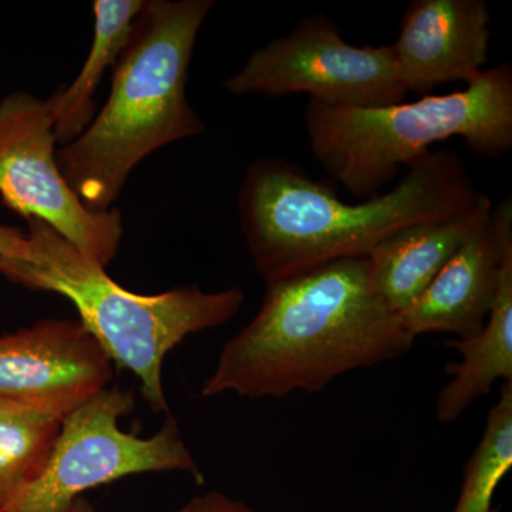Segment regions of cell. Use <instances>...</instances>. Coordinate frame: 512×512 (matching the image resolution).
I'll use <instances>...</instances> for the list:
<instances>
[{"instance_id": "obj_1", "label": "cell", "mask_w": 512, "mask_h": 512, "mask_svg": "<svg viewBox=\"0 0 512 512\" xmlns=\"http://www.w3.org/2000/svg\"><path fill=\"white\" fill-rule=\"evenodd\" d=\"M414 336L372 284L369 262L339 259L266 285L254 319L225 343L201 396L281 399L406 355Z\"/></svg>"}, {"instance_id": "obj_2", "label": "cell", "mask_w": 512, "mask_h": 512, "mask_svg": "<svg viewBox=\"0 0 512 512\" xmlns=\"http://www.w3.org/2000/svg\"><path fill=\"white\" fill-rule=\"evenodd\" d=\"M478 192L463 158L430 150L392 190L356 204L298 165L266 157L249 165L239 188L242 232L266 285L339 259L363 258L409 225L448 217Z\"/></svg>"}, {"instance_id": "obj_3", "label": "cell", "mask_w": 512, "mask_h": 512, "mask_svg": "<svg viewBox=\"0 0 512 512\" xmlns=\"http://www.w3.org/2000/svg\"><path fill=\"white\" fill-rule=\"evenodd\" d=\"M214 6V0L144 2L111 73L106 106L56 154L64 180L89 210H111L144 158L204 131L187 83L198 33Z\"/></svg>"}, {"instance_id": "obj_4", "label": "cell", "mask_w": 512, "mask_h": 512, "mask_svg": "<svg viewBox=\"0 0 512 512\" xmlns=\"http://www.w3.org/2000/svg\"><path fill=\"white\" fill-rule=\"evenodd\" d=\"M28 221L23 258L0 256V275L30 289L69 299L79 322L111 362L133 373L154 413L170 414L163 383L165 357L194 333L224 325L245 302L238 286L218 292L177 288L140 295L117 284L45 222Z\"/></svg>"}, {"instance_id": "obj_5", "label": "cell", "mask_w": 512, "mask_h": 512, "mask_svg": "<svg viewBox=\"0 0 512 512\" xmlns=\"http://www.w3.org/2000/svg\"><path fill=\"white\" fill-rule=\"evenodd\" d=\"M305 127L313 156L359 201L393 183L434 144L463 138L477 156L512 148V66L484 70L463 90L386 107L330 106L309 100Z\"/></svg>"}, {"instance_id": "obj_6", "label": "cell", "mask_w": 512, "mask_h": 512, "mask_svg": "<svg viewBox=\"0 0 512 512\" xmlns=\"http://www.w3.org/2000/svg\"><path fill=\"white\" fill-rule=\"evenodd\" d=\"M136 409L133 390L107 387L67 414L45 470L3 512H69L86 491L146 473L204 474L170 414L151 437L121 430Z\"/></svg>"}, {"instance_id": "obj_7", "label": "cell", "mask_w": 512, "mask_h": 512, "mask_svg": "<svg viewBox=\"0 0 512 512\" xmlns=\"http://www.w3.org/2000/svg\"><path fill=\"white\" fill-rule=\"evenodd\" d=\"M232 94L305 93L330 106H393L406 101L392 45L353 46L326 15L302 19L284 37L255 50L225 82Z\"/></svg>"}, {"instance_id": "obj_8", "label": "cell", "mask_w": 512, "mask_h": 512, "mask_svg": "<svg viewBox=\"0 0 512 512\" xmlns=\"http://www.w3.org/2000/svg\"><path fill=\"white\" fill-rule=\"evenodd\" d=\"M56 134L46 100L16 92L0 100V197L26 220L45 222L104 268L123 238L117 210L92 211L66 183L56 158Z\"/></svg>"}, {"instance_id": "obj_9", "label": "cell", "mask_w": 512, "mask_h": 512, "mask_svg": "<svg viewBox=\"0 0 512 512\" xmlns=\"http://www.w3.org/2000/svg\"><path fill=\"white\" fill-rule=\"evenodd\" d=\"M113 375V362L79 320H37L0 336V399L66 417Z\"/></svg>"}, {"instance_id": "obj_10", "label": "cell", "mask_w": 512, "mask_h": 512, "mask_svg": "<svg viewBox=\"0 0 512 512\" xmlns=\"http://www.w3.org/2000/svg\"><path fill=\"white\" fill-rule=\"evenodd\" d=\"M512 254V200L504 198L478 222L453 258L402 313L404 326L417 338L450 333L471 338L488 318L505 259Z\"/></svg>"}, {"instance_id": "obj_11", "label": "cell", "mask_w": 512, "mask_h": 512, "mask_svg": "<svg viewBox=\"0 0 512 512\" xmlns=\"http://www.w3.org/2000/svg\"><path fill=\"white\" fill-rule=\"evenodd\" d=\"M491 15L484 0H412L393 43L407 93L429 96L446 83H470L490 55Z\"/></svg>"}, {"instance_id": "obj_12", "label": "cell", "mask_w": 512, "mask_h": 512, "mask_svg": "<svg viewBox=\"0 0 512 512\" xmlns=\"http://www.w3.org/2000/svg\"><path fill=\"white\" fill-rule=\"evenodd\" d=\"M493 207V200L480 191L460 211L409 225L380 242L366 258L384 303L400 315L407 311Z\"/></svg>"}, {"instance_id": "obj_13", "label": "cell", "mask_w": 512, "mask_h": 512, "mask_svg": "<svg viewBox=\"0 0 512 512\" xmlns=\"http://www.w3.org/2000/svg\"><path fill=\"white\" fill-rule=\"evenodd\" d=\"M448 348L460 353V362L446 367L450 382L436 403L440 423L456 421L480 397L488 396L494 383L512 382V254L505 259L493 308L483 329L466 339H450Z\"/></svg>"}, {"instance_id": "obj_14", "label": "cell", "mask_w": 512, "mask_h": 512, "mask_svg": "<svg viewBox=\"0 0 512 512\" xmlns=\"http://www.w3.org/2000/svg\"><path fill=\"white\" fill-rule=\"evenodd\" d=\"M144 0H96L93 3L94 36L86 62L69 86L46 100L57 143L66 146L80 136L96 116V97L104 73L119 62Z\"/></svg>"}, {"instance_id": "obj_15", "label": "cell", "mask_w": 512, "mask_h": 512, "mask_svg": "<svg viewBox=\"0 0 512 512\" xmlns=\"http://www.w3.org/2000/svg\"><path fill=\"white\" fill-rule=\"evenodd\" d=\"M64 417L0 399V512L45 470Z\"/></svg>"}, {"instance_id": "obj_16", "label": "cell", "mask_w": 512, "mask_h": 512, "mask_svg": "<svg viewBox=\"0 0 512 512\" xmlns=\"http://www.w3.org/2000/svg\"><path fill=\"white\" fill-rule=\"evenodd\" d=\"M512 467V382L503 383L483 437L464 470L453 512H498L495 491Z\"/></svg>"}, {"instance_id": "obj_17", "label": "cell", "mask_w": 512, "mask_h": 512, "mask_svg": "<svg viewBox=\"0 0 512 512\" xmlns=\"http://www.w3.org/2000/svg\"><path fill=\"white\" fill-rule=\"evenodd\" d=\"M173 512H256L254 508L249 507L244 501L221 491H208V493L195 495L190 501H187L183 507Z\"/></svg>"}, {"instance_id": "obj_18", "label": "cell", "mask_w": 512, "mask_h": 512, "mask_svg": "<svg viewBox=\"0 0 512 512\" xmlns=\"http://www.w3.org/2000/svg\"><path fill=\"white\" fill-rule=\"evenodd\" d=\"M28 251V237L19 228L0 225V256L23 258Z\"/></svg>"}, {"instance_id": "obj_19", "label": "cell", "mask_w": 512, "mask_h": 512, "mask_svg": "<svg viewBox=\"0 0 512 512\" xmlns=\"http://www.w3.org/2000/svg\"><path fill=\"white\" fill-rule=\"evenodd\" d=\"M69 512H97L96 508L93 507L86 498L80 497L79 500L74 501L72 508Z\"/></svg>"}]
</instances>
